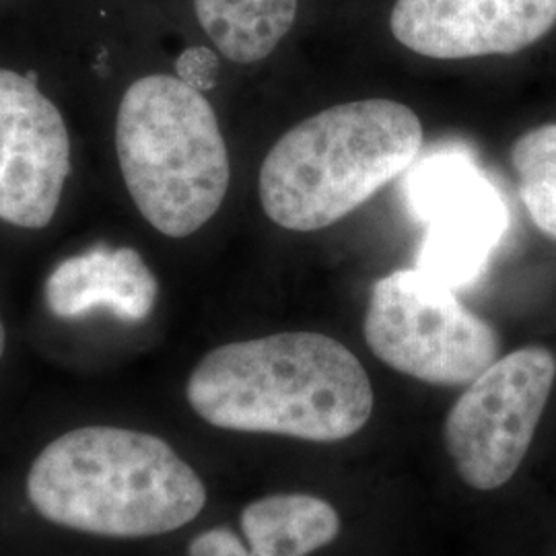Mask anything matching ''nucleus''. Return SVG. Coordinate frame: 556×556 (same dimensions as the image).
<instances>
[{
	"mask_svg": "<svg viewBox=\"0 0 556 556\" xmlns=\"http://www.w3.org/2000/svg\"><path fill=\"white\" fill-rule=\"evenodd\" d=\"M186 397L217 429L319 443L353 438L374 413V388L361 361L318 332L217 346L190 374Z\"/></svg>",
	"mask_w": 556,
	"mask_h": 556,
	"instance_id": "obj_1",
	"label": "nucleus"
},
{
	"mask_svg": "<svg viewBox=\"0 0 556 556\" xmlns=\"http://www.w3.org/2000/svg\"><path fill=\"white\" fill-rule=\"evenodd\" d=\"M25 489L46 521L118 540L176 532L206 505L199 472L165 439L108 425L79 427L48 443Z\"/></svg>",
	"mask_w": 556,
	"mask_h": 556,
	"instance_id": "obj_2",
	"label": "nucleus"
},
{
	"mask_svg": "<svg viewBox=\"0 0 556 556\" xmlns=\"http://www.w3.org/2000/svg\"><path fill=\"white\" fill-rule=\"evenodd\" d=\"M420 147L422 124L404 103L326 108L285 132L262 161V208L282 229L318 231L406 172Z\"/></svg>",
	"mask_w": 556,
	"mask_h": 556,
	"instance_id": "obj_3",
	"label": "nucleus"
},
{
	"mask_svg": "<svg viewBox=\"0 0 556 556\" xmlns=\"http://www.w3.org/2000/svg\"><path fill=\"white\" fill-rule=\"evenodd\" d=\"M116 153L140 215L167 238L197 233L227 197L231 165L219 119L179 77L149 75L126 89Z\"/></svg>",
	"mask_w": 556,
	"mask_h": 556,
	"instance_id": "obj_4",
	"label": "nucleus"
},
{
	"mask_svg": "<svg viewBox=\"0 0 556 556\" xmlns=\"http://www.w3.org/2000/svg\"><path fill=\"white\" fill-rule=\"evenodd\" d=\"M363 332L379 361L433 386H468L501 353L497 330L420 268L379 278Z\"/></svg>",
	"mask_w": 556,
	"mask_h": 556,
	"instance_id": "obj_5",
	"label": "nucleus"
},
{
	"mask_svg": "<svg viewBox=\"0 0 556 556\" xmlns=\"http://www.w3.org/2000/svg\"><path fill=\"white\" fill-rule=\"evenodd\" d=\"M555 378V355L544 346H526L497 358L468 383L443 429L445 447L468 486L495 491L514 478Z\"/></svg>",
	"mask_w": 556,
	"mask_h": 556,
	"instance_id": "obj_6",
	"label": "nucleus"
},
{
	"mask_svg": "<svg viewBox=\"0 0 556 556\" xmlns=\"http://www.w3.org/2000/svg\"><path fill=\"white\" fill-rule=\"evenodd\" d=\"M408 194L429 223L417 268L452 289L472 282L507 227L493 184L462 155H435L413 172Z\"/></svg>",
	"mask_w": 556,
	"mask_h": 556,
	"instance_id": "obj_7",
	"label": "nucleus"
},
{
	"mask_svg": "<svg viewBox=\"0 0 556 556\" xmlns=\"http://www.w3.org/2000/svg\"><path fill=\"white\" fill-rule=\"evenodd\" d=\"M71 174V139L36 80L0 68V220L43 229Z\"/></svg>",
	"mask_w": 556,
	"mask_h": 556,
	"instance_id": "obj_8",
	"label": "nucleus"
},
{
	"mask_svg": "<svg viewBox=\"0 0 556 556\" xmlns=\"http://www.w3.org/2000/svg\"><path fill=\"white\" fill-rule=\"evenodd\" d=\"M556 23V0H396L390 29L402 46L438 60L516 54Z\"/></svg>",
	"mask_w": 556,
	"mask_h": 556,
	"instance_id": "obj_9",
	"label": "nucleus"
},
{
	"mask_svg": "<svg viewBox=\"0 0 556 556\" xmlns=\"http://www.w3.org/2000/svg\"><path fill=\"white\" fill-rule=\"evenodd\" d=\"M160 282L137 250L98 243L62 260L46 280L43 298L52 316L79 319L108 312L139 324L153 314Z\"/></svg>",
	"mask_w": 556,
	"mask_h": 556,
	"instance_id": "obj_10",
	"label": "nucleus"
},
{
	"mask_svg": "<svg viewBox=\"0 0 556 556\" xmlns=\"http://www.w3.org/2000/svg\"><path fill=\"white\" fill-rule=\"evenodd\" d=\"M239 526L250 556H307L337 540L340 517L324 498L285 493L245 505Z\"/></svg>",
	"mask_w": 556,
	"mask_h": 556,
	"instance_id": "obj_11",
	"label": "nucleus"
},
{
	"mask_svg": "<svg viewBox=\"0 0 556 556\" xmlns=\"http://www.w3.org/2000/svg\"><path fill=\"white\" fill-rule=\"evenodd\" d=\"M299 0H194L200 27L220 54L252 64L277 50L298 17Z\"/></svg>",
	"mask_w": 556,
	"mask_h": 556,
	"instance_id": "obj_12",
	"label": "nucleus"
},
{
	"mask_svg": "<svg viewBox=\"0 0 556 556\" xmlns=\"http://www.w3.org/2000/svg\"><path fill=\"white\" fill-rule=\"evenodd\" d=\"M519 197L538 229L556 239V124L526 132L511 149Z\"/></svg>",
	"mask_w": 556,
	"mask_h": 556,
	"instance_id": "obj_13",
	"label": "nucleus"
},
{
	"mask_svg": "<svg viewBox=\"0 0 556 556\" xmlns=\"http://www.w3.org/2000/svg\"><path fill=\"white\" fill-rule=\"evenodd\" d=\"M188 556H250V548L231 528L219 526L194 538L188 546Z\"/></svg>",
	"mask_w": 556,
	"mask_h": 556,
	"instance_id": "obj_14",
	"label": "nucleus"
},
{
	"mask_svg": "<svg viewBox=\"0 0 556 556\" xmlns=\"http://www.w3.org/2000/svg\"><path fill=\"white\" fill-rule=\"evenodd\" d=\"M219 62L206 48H190L178 60L179 79L197 91L211 89L215 85V73Z\"/></svg>",
	"mask_w": 556,
	"mask_h": 556,
	"instance_id": "obj_15",
	"label": "nucleus"
},
{
	"mask_svg": "<svg viewBox=\"0 0 556 556\" xmlns=\"http://www.w3.org/2000/svg\"><path fill=\"white\" fill-rule=\"evenodd\" d=\"M4 349H7V330H4V321L0 316V358L4 355Z\"/></svg>",
	"mask_w": 556,
	"mask_h": 556,
	"instance_id": "obj_16",
	"label": "nucleus"
}]
</instances>
